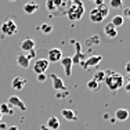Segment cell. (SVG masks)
<instances>
[{"label": "cell", "instance_id": "d590c367", "mask_svg": "<svg viewBox=\"0 0 130 130\" xmlns=\"http://www.w3.org/2000/svg\"><path fill=\"white\" fill-rule=\"evenodd\" d=\"M6 130H18V127L17 126H10V127H7Z\"/></svg>", "mask_w": 130, "mask_h": 130}, {"label": "cell", "instance_id": "f35d334b", "mask_svg": "<svg viewBox=\"0 0 130 130\" xmlns=\"http://www.w3.org/2000/svg\"><path fill=\"white\" fill-rule=\"evenodd\" d=\"M2 118H3V115H2V112H0V122H2Z\"/></svg>", "mask_w": 130, "mask_h": 130}, {"label": "cell", "instance_id": "484cf974", "mask_svg": "<svg viewBox=\"0 0 130 130\" xmlns=\"http://www.w3.org/2000/svg\"><path fill=\"white\" fill-rule=\"evenodd\" d=\"M98 43H100V38H98L97 35L90 36V38H87V40H86V44H87L89 47H91L93 44H98Z\"/></svg>", "mask_w": 130, "mask_h": 130}, {"label": "cell", "instance_id": "e575fe53", "mask_svg": "<svg viewBox=\"0 0 130 130\" xmlns=\"http://www.w3.org/2000/svg\"><path fill=\"white\" fill-rule=\"evenodd\" d=\"M125 89H126V91H127V93H130V82H127V85L125 86Z\"/></svg>", "mask_w": 130, "mask_h": 130}, {"label": "cell", "instance_id": "ab89813d", "mask_svg": "<svg viewBox=\"0 0 130 130\" xmlns=\"http://www.w3.org/2000/svg\"><path fill=\"white\" fill-rule=\"evenodd\" d=\"M67 2H69V3H71V2H75V0H67Z\"/></svg>", "mask_w": 130, "mask_h": 130}, {"label": "cell", "instance_id": "d4e9b609", "mask_svg": "<svg viewBox=\"0 0 130 130\" xmlns=\"http://www.w3.org/2000/svg\"><path fill=\"white\" fill-rule=\"evenodd\" d=\"M87 89L90 91H98L100 90V83L95 82V80H93V79H90L87 82Z\"/></svg>", "mask_w": 130, "mask_h": 130}, {"label": "cell", "instance_id": "7c38bea8", "mask_svg": "<svg viewBox=\"0 0 130 130\" xmlns=\"http://www.w3.org/2000/svg\"><path fill=\"white\" fill-rule=\"evenodd\" d=\"M25 85H26V79L22 78V76H15V78L11 80V87L17 91L22 90V89L25 87Z\"/></svg>", "mask_w": 130, "mask_h": 130}, {"label": "cell", "instance_id": "4fadbf2b", "mask_svg": "<svg viewBox=\"0 0 130 130\" xmlns=\"http://www.w3.org/2000/svg\"><path fill=\"white\" fill-rule=\"evenodd\" d=\"M35 40L33 39H30V38H25L21 42V44H20V47H21V50L22 51H25V53H29L30 50H33L35 48Z\"/></svg>", "mask_w": 130, "mask_h": 130}, {"label": "cell", "instance_id": "603a6c76", "mask_svg": "<svg viewBox=\"0 0 130 130\" xmlns=\"http://www.w3.org/2000/svg\"><path fill=\"white\" fill-rule=\"evenodd\" d=\"M53 29H54V26L50 25V24H40V25L38 26V30H40V32L44 33V35H48V33H51Z\"/></svg>", "mask_w": 130, "mask_h": 130}, {"label": "cell", "instance_id": "9c48e42d", "mask_svg": "<svg viewBox=\"0 0 130 130\" xmlns=\"http://www.w3.org/2000/svg\"><path fill=\"white\" fill-rule=\"evenodd\" d=\"M50 79L53 80V89H54L55 91H65V90H67L64 80L61 79L60 76H57V75H54V73H51V75H50Z\"/></svg>", "mask_w": 130, "mask_h": 130}, {"label": "cell", "instance_id": "e0dca14e", "mask_svg": "<svg viewBox=\"0 0 130 130\" xmlns=\"http://www.w3.org/2000/svg\"><path fill=\"white\" fill-rule=\"evenodd\" d=\"M38 10H39V4L36 2H33V0H30V2H28L24 4V11H25L26 14H33Z\"/></svg>", "mask_w": 130, "mask_h": 130}, {"label": "cell", "instance_id": "52a82bcc", "mask_svg": "<svg viewBox=\"0 0 130 130\" xmlns=\"http://www.w3.org/2000/svg\"><path fill=\"white\" fill-rule=\"evenodd\" d=\"M61 58H62V50L61 48H51L48 50L47 54V61L48 62H60Z\"/></svg>", "mask_w": 130, "mask_h": 130}, {"label": "cell", "instance_id": "5bb4252c", "mask_svg": "<svg viewBox=\"0 0 130 130\" xmlns=\"http://www.w3.org/2000/svg\"><path fill=\"white\" fill-rule=\"evenodd\" d=\"M90 20H91V22L98 24V22H103V21L105 20V17L101 14V11L98 10L97 7H94V8L90 11Z\"/></svg>", "mask_w": 130, "mask_h": 130}, {"label": "cell", "instance_id": "4dcf8cb0", "mask_svg": "<svg viewBox=\"0 0 130 130\" xmlns=\"http://www.w3.org/2000/svg\"><path fill=\"white\" fill-rule=\"evenodd\" d=\"M28 58H29V60H32V58H35L36 57V51L35 50H30L29 53H28V55H26Z\"/></svg>", "mask_w": 130, "mask_h": 130}, {"label": "cell", "instance_id": "d6a6232c", "mask_svg": "<svg viewBox=\"0 0 130 130\" xmlns=\"http://www.w3.org/2000/svg\"><path fill=\"white\" fill-rule=\"evenodd\" d=\"M90 2H93L95 6H100V4H103V3H104V0H90Z\"/></svg>", "mask_w": 130, "mask_h": 130}, {"label": "cell", "instance_id": "44dd1931", "mask_svg": "<svg viewBox=\"0 0 130 130\" xmlns=\"http://www.w3.org/2000/svg\"><path fill=\"white\" fill-rule=\"evenodd\" d=\"M61 116H64L67 120H76V113L72 109H61Z\"/></svg>", "mask_w": 130, "mask_h": 130}, {"label": "cell", "instance_id": "83f0119b", "mask_svg": "<svg viewBox=\"0 0 130 130\" xmlns=\"http://www.w3.org/2000/svg\"><path fill=\"white\" fill-rule=\"evenodd\" d=\"M123 4L122 0H109V6L108 7H112V8H120Z\"/></svg>", "mask_w": 130, "mask_h": 130}, {"label": "cell", "instance_id": "ffe728a7", "mask_svg": "<svg viewBox=\"0 0 130 130\" xmlns=\"http://www.w3.org/2000/svg\"><path fill=\"white\" fill-rule=\"evenodd\" d=\"M46 126H47L50 130H58V129H60V122H58V119L55 116H50Z\"/></svg>", "mask_w": 130, "mask_h": 130}, {"label": "cell", "instance_id": "8fae6325", "mask_svg": "<svg viewBox=\"0 0 130 130\" xmlns=\"http://www.w3.org/2000/svg\"><path fill=\"white\" fill-rule=\"evenodd\" d=\"M60 62H61V65H62L64 69H65V75H67V76L72 75V67H73L72 57H62Z\"/></svg>", "mask_w": 130, "mask_h": 130}, {"label": "cell", "instance_id": "4316f807", "mask_svg": "<svg viewBox=\"0 0 130 130\" xmlns=\"http://www.w3.org/2000/svg\"><path fill=\"white\" fill-rule=\"evenodd\" d=\"M97 8L101 11V14H103L104 17H107V15L109 14V7H108V6H105V3H103V4H100V6H97Z\"/></svg>", "mask_w": 130, "mask_h": 130}, {"label": "cell", "instance_id": "d6986e66", "mask_svg": "<svg viewBox=\"0 0 130 130\" xmlns=\"http://www.w3.org/2000/svg\"><path fill=\"white\" fill-rule=\"evenodd\" d=\"M108 72H109V69L108 71H95L94 73H93V80H95V82L98 83H103L105 78H107Z\"/></svg>", "mask_w": 130, "mask_h": 130}, {"label": "cell", "instance_id": "f1b7e54d", "mask_svg": "<svg viewBox=\"0 0 130 130\" xmlns=\"http://www.w3.org/2000/svg\"><path fill=\"white\" fill-rule=\"evenodd\" d=\"M36 78H38L39 83H43V82H46V79H47V75H46V73H39V75H36Z\"/></svg>", "mask_w": 130, "mask_h": 130}, {"label": "cell", "instance_id": "277c9868", "mask_svg": "<svg viewBox=\"0 0 130 130\" xmlns=\"http://www.w3.org/2000/svg\"><path fill=\"white\" fill-rule=\"evenodd\" d=\"M2 33L4 36H13L17 33L18 28H17V24H15L14 20H11V18H8V20H6L2 24Z\"/></svg>", "mask_w": 130, "mask_h": 130}, {"label": "cell", "instance_id": "1f68e13d", "mask_svg": "<svg viewBox=\"0 0 130 130\" xmlns=\"http://www.w3.org/2000/svg\"><path fill=\"white\" fill-rule=\"evenodd\" d=\"M68 95V90L62 91V94H61V91H57V98H62V97H67Z\"/></svg>", "mask_w": 130, "mask_h": 130}, {"label": "cell", "instance_id": "836d02e7", "mask_svg": "<svg viewBox=\"0 0 130 130\" xmlns=\"http://www.w3.org/2000/svg\"><path fill=\"white\" fill-rule=\"evenodd\" d=\"M125 69H126V73L130 72V62H127V64L125 65Z\"/></svg>", "mask_w": 130, "mask_h": 130}, {"label": "cell", "instance_id": "30bf717a", "mask_svg": "<svg viewBox=\"0 0 130 130\" xmlns=\"http://www.w3.org/2000/svg\"><path fill=\"white\" fill-rule=\"evenodd\" d=\"M7 104H10L11 107L18 108V109H21V111H26V105L24 104V101L21 100L18 95H11V97H8V103Z\"/></svg>", "mask_w": 130, "mask_h": 130}, {"label": "cell", "instance_id": "74e56055", "mask_svg": "<svg viewBox=\"0 0 130 130\" xmlns=\"http://www.w3.org/2000/svg\"><path fill=\"white\" fill-rule=\"evenodd\" d=\"M126 78H127V82H130V72L127 73V76H126Z\"/></svg>", "mask_w": 130, "mask_h": 130}, {"label": "cell", "instance_id": "7a4b0ae2", "mask_svg": "<svg viewBox=\"0 0 130 130\" xmlns=\"http://www.w3.org/2000/svg\"><path fill=\"white\" fill-rule=\"evenodd\" d=\"M104 82L107 83V87L111 91H118L123 86L125 79H123V76L120 75V73L112 72V71L109 69V72H108V75H107V78H105Z\"/></svg>", "mask_w": 130, "mask_h": 130}, {"label": "cell", "instance_id": "ac0fdd59", "mask_svg": "<svg viewBox=\"0 0 130 130\" xmlns=\"http://www.w3.org/2000/svg\"><path fill=\"white\" fill-rule=\"evenodd\" d=\"M115 119L120 120V122H125V120L129 119V111L125 109V108H119V109L115 111Z\"/></svg>", "mask_w": 130, "mask_h": 130}, {"label": "cell", "instance_id": "2e32d148", "mask_svg": "<svg viewBox=\"0 0 130 130\" xmlns=\"http://www.w3.org/2000/svg\"><path fill=\"white\" fill-rule=\"evenodd\" d=\"M104 33H105V36H107V38L113 39V38H116V36H118V29L109 22V24H107V25H105Z\"/></svg>", "mask_w": 130, "mask_h": 130}, {"label": "cell", "instance_id": "60d3db41", "mask_svg": "<svg viewBox=\"0 0 130 130\" xmlns=\"http://www.w3.org/2000/svg\"><path fill=\"white\" fill-rule=\"evenodd\" d=\"M8 2H15V0H8Z\"/></svg>", "mask_w": 130, "mask_h": 130}, {"label": "cell", "instance_id": "cb8c5ba5", "mask_svg": "<svg viewBox=\"0 0 130 130\" xmlns=\"http://www.w3.org/2000/svg\"><path fill=\"white\" fill-rule=\"evenodd\" d=\"M123 21H125V18L122 17V15H115V17H112V21H111V24H112L115 28H119L123 25Z\"/></svg>", "mask_w": 130, "mask_h": 130}, {"label": "cell", "instance_id": "8d00e7d4", "mask_svg": "<svg viewBox=\"0 0 130 130\" xmlns=\"http://www.w3.org/2000/svg\"><path fill=\"white\" fill-rule=\"evenodd\" d=\"M40 130H50V129H48V127H47V126H46V125H43L42 127H40Z\"/></svg>", "mask_w": 130, "mask_h": 130}, {"label": "cell", "instance_id": "9a60e30c", "mask_svg": "<svg viewBox=\"0 0 130 130\" xmlns=\"http://www.w3.org/2000/svg\"><path fill=\"white\" fill-rule=\"evenodd\" d=\"M15 62H17V65H20L21 68L26 69V68H29V65H30V60L25 54H18L17 57H15Z\"/></svg>", "mask_w": 130, "mask_h": 130}, {"label": "cell", "instance_id": "ba28073f", "mask_svg": "<svg viewBox=\"0 0 130 130\" xmlns=\"http://www.w3.org/2000/svg\"><path fill=\"white\" fill-rule=\"evenodd\" d=\"M72 43L75 44V47H76L75 55L72 57V62H73V64H80L82 61H85L87 57H86V54H83V53L80 51V43H79V42H76V40H72Z\"/></svg>", "mask_w": 130, "mask_h": 130}, {"label": "cell", "instance_id": "3957f363", "mask_svg": "<svg viewBox=\"0 0 130 130\" xmlns=\"http://www.w3.org/2000/svg\"><path fill=\"white\" fill-rule=\"evenodd\" d=\"M68 4H69V2H67V0H46V8L51 14H58L60 11L65 13Z\"/></svg>", "mask_w": 130, "mask_h": 130}, {"label": "cell", "instance_id": "6da1fadb", "mask_svg": "<svg viewBox=\"0 0 130 130\" xmlns=\"http://www.w3.org/2000/svg\"><path fill=\"white\" fill-rule=\"evenodd\" d=\"M65 14L71 21H80L83 18V14H85V6L80 0L71 2L65 10Z\"/></svg>", "mask_w": 130, "mask_h": 130}, {"label": "cell", "instance_id": "7402d4cb", "mask_svg": "<svg viewBox=\"0 0 130 130\" xmlns=\"http://www.w3.org/2000/svg\"><path fill=\"white\" fill-rule=\"evenodd\" d=\"M0 112H2V115H13V108L10 104L2 103L0 104Z\"/></svg>", "mask_w": 130, "mask_h": 130}, {"label": "cell", "instance_id": "8992f818", "mask_svg": "<svg viewBox=\"0 0 130 130\" xmlns=\"http://www.w3.org/2000/svg\"><path fill=\"white\" fill-rule=\"evenodd\" d=\"M48 65H50V62L47 61V58H38V60H35V62H33V72H35L36 75L44 73L46 71H47Z\"/></svg>", "mask_w": 130, "mask_h": 130}, {"label": "cell", "instance_id": "5b68a950", "mask_svg": "<svg viewBox=\"0 0 130 130\" xmlns=\"http://www.w3.org/2000/svg\"><path fill=\"white\" fill-rule=\"evenodd\" d=\"M101 61H103V55H91V57H87L85 61H82L79 65L83 69H89V68H91V67L100 65Z\"/></svg>", "mask_w": 130, "mask_h": 130}, {"label": "cell", "instance_id": "f546056e", "mask_svg": "<svg viewBox=\"0 0 130 130\" xmlns=\"http://www.w3.org/2000/svg\"><path fill=\"white\" fill-rule=\"evenodd\" d=\"M123 18L125 17H127L129 20H130V7H127V8H125V10H123V15H122Z\"/></svg>", "mask_w": 130, "mask_h": 130}]
</instances>
